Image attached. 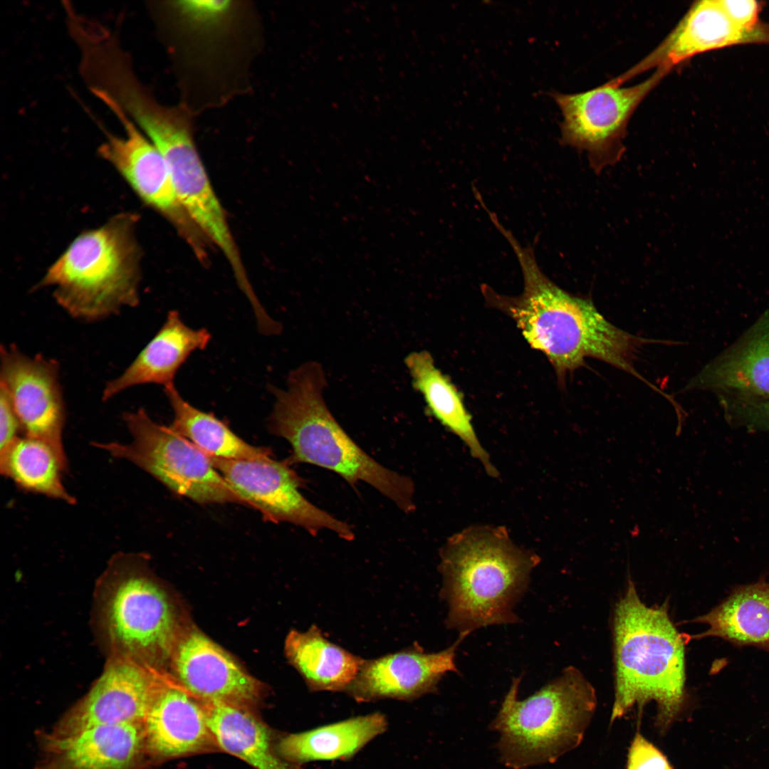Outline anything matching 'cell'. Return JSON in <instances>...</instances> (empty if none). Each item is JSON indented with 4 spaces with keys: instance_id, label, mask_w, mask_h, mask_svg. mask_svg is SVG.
Listing matches in <instances>:
<instances>
[{
    "instance_id": "cell-19",
    "label": "cell",
    "mask_w": 769,
    "mask_h": 769,
    "mask_svg": "<svg viewBox=\"0 0 769 769\" xmlns=\"http://www.w3.org/2000/svg\"><path fill=\"white\" fill-rule=\"evenodd\" d=\"M174 648V667L183 689L204 703H224L256 712L262 695L260 684L218 644L192 632Z\"/></svg>"
},
{
    "instance_id": "cell-10",
    "label": "cell",
    "mask_w": 769,
    "mask_h": 769,
    "mask_svg": "<svg viewBox=\"0 0 769 769\" xmlns=\"http://www.w3.org/2000/svg\"><path fill=\"white\" fill-rule=\"evenodd\" d=\"M194 117L180 104H162L149 114L143 130L164 157L184 210L223 253L236 279L243 281L247 276L245 267L196 147Z\"/></svg>"
},
{
    "instance_id": "cell-11",
    "label": "cell",
    "mask_w": 769,
    "mask_h": 769,
    "mask_svg": "<svg viewBox=\"0 0 769 769\" xmlns=\"http://www.w3.org/2000/svg\"><path fill=\"white\" fill-rule=\"evenodd\" d=\"M671 71L656 68L644 81L629 87L608 82L585 92L550 95L563 116L560 123L563 145L587 154L596 174L619 162L624 151L628 123L643 100Z\"/></svg>"
},
{
    "instance_id": "cell-1",
    "label": "cell",
    "mask_w": 769,
    "mask_h": 769,
    "mask_svg": "<svg viewBox=\"0 0 769 769\" xmlns=\"http://www.w3.org/2000/svg\"><path fill=\"white\" fill-rule=\"evenodd\" d=\"M149 8L194 116L250 90L261 24L250 1H160Z\"/></svg>"
},
{
    "instance_id": "cell-12",
    "label": "cell",
    "mask_w": 769,
    "mask_h": 769,
    "mask_svg": "<svg viewBox=\"0 0 769 769\" xmlns=\"http://www.w3.org/2000/svg\"><path fill=\"white\" fill-rule=\"evenodd\" d=\"M120 122L124 135L103 129L105 139L99 156L120 174L142 202L169 221L196 255L205 258L206 237L181 204L167 162L152 142L115 104L105 97L98 98Z\"/></svg>"
},
{
    "instance_id": "cell-26",
    "label": "cell",
    "mask_w": 769,
    "mask_h": 769,
    "mask_svg": "<svg viewBox=\"0 0 769 769\" xmlns=\"http://www.w3.org/2000/svg\"><path fill=\"white\" fill-rule=\"evenodd\" d=\"M381 713L360 716L296 733H284L278 751L287 761L301 765L313 760H347L387 728Z\"/></svg>"
},
{
    "instance_id": "cell-4",
    "label": "cell",
    "mask_w": 769,
    "mask_h": 769,
    "mask_svg": "<svg viewBox=\"0 0 769 769\" xmlns=\"http://www.w3.org/2000/svg\"><path fill=\"white\" fill-rule=\"evenodd\" d=\"M689 637L673 624L668 605L648 607L632 580L614 616V699L611 723L634 706L654 701L655 726L666 733L685 704V653Z\"/></svg>"
},
{
    "instance_id": "cell-9",
    "label": "cell",
    "mask_w": 769,
    "mask_h": 769,
    "mask_svg": "<svg viewBox=\"0 0 769 769\" xmlns=\"http://www.w3.org/2000/svg\"><path fill=\"white\" fill-rule=\"evenodd\" d=\"M122 417L130 442L93 445L113 458L130 461L172 492L197 503L248 506L209 456L170 427L157 423L143 409L125 412Z\"/></svg>"
},
{
    "instance_id": "cell-23",
    "label": "cell",
    "mask_w": 769,
    "mask_h": 769,
    "mask_svg": "<svg viewBox=\"0 0 769 769\" xmlns=\"http://www.w3.org/2000/svg\"><path fill=\"white\" fill-rule=\"evenodd\" d=\"M209 726L221 752L254 769H302L278 751L283 733L265 723L256 712L224 703H205Z\"/></svg>"
},
{
    "instance_id": "cell-27",
    "label": "cell",
    "mask_w": 769,
    "mask_h": 769,
    "mask_svg": "<svg viewBox=\"0 0 769 769\" xmlns=\"http://www.w3.org/2000/svg\"><path fill=\"white\" fill-rule=\"evenodd\" d=\"M286 655L313 691H346L357 677L364 659L325 638L311 626L291 631L286 640Z\"/></svg>"
},
{
    "instance_id": "cell-15",
    "label": "cell",
    "mask_w": 769,
    "mask_h": 769,
    "mask_svg": "<svg viewBox=\"0 0 769 769\" xmlns=\"http://www.w3.org/2000/svg\"><path fill=\"white\" fill-rule=\"evenodd\" d=\"M162 681L155 667L128 658L109 657L101 675L51 735H68L97 725L143 723Z\"/></svg>"
},
{
    "instance_id": "cell-5",
    "label": "cell",
    "mask_w": 769,
    "mask_h": 769,
    "mask_svg": "<svg viewBox=\"0 0 769 769\" xmlns=\"http://www.w3.org/2000/svg\"><path fill=\"white\" fill-rule=\"evenodd\" d=\"M446 625L465 638L491 625L514 624L516 604L539 558L518 547L501 527L474 525L453 535L440 552Z\"/></svg>"
},
{
    "instance_id": "cell-29",
    "label": "cell",
    "mask_w": 769,
    "mask_h": 769,
    "mask_svg": "<svg viewBox=\"0 0 769 769\" xmlns=\"http://www.w3.org/2000/svg\"><path fill=\"white\" fill-rule=\"evenodd\" d=\"M164 388L174 414L170 428L207 456L234 460L271 458L268 449L247 443L212 413L203 412L187 402L174 384Z\"/></svg>"
},
{
    "instance_id": "cell-30",
    "label": "cell",
    "mask_w": 769,
    "mask_h": 769,
    "mask_svg": "<svg viewBox=\"0 0 769 769\" xmlns=\"http://www.w3.org/2000/svg\"><path fill=\"white\" fill-rule=\"evenodd\" d=\"M626 769H673L667 758L639 732L628 750Z\"/></svg>"
},
{
    "instance_id": "cell-7",
    "label": "cell",
    "mask_w": 769,
    "mask_h": 769,
    "mask_svg": "<svg viewBox=\"0 0 769 769\" xmlns=\"http://www.w3.org/2000/svg\"><path fill=\"white\" fill-rule=\"evenodd\" d=\"M520 679H513L488 726L499 733V760L511 769L553 763L576 748L597 706L594 688L572 666L523 700Z\"/></svg>"
},
{
    "instance_id": "cell-3",
    "label": "cell",
    "mask_w": 769,
    "mask_h": 769,
    "mask_svg": "<svg viewBox=\"0 0 769 769\" xmlns=\"http://www.w3.org/2000/svg\"><path fill=\"white\" fill-rule=\"evenodd\" d=\"M326 382L323 367L308 361L291 371L285 389L271 387L275 402L269 431L290 444V463L330 470L352 485L365 482L410 513L414 508L412 479L381 465L349 436L325 403Z\"/></svg>"
},
{
    "instance_id": "cell-2",
    "label": "cell",
    "mask_w": 769,
    "mask_h": 769,
    "mask_svg": "<svg viewBox=\"0 0 769 769\" xmlns=\"http://www.w3.org/2000/svg\"><path fill=\"white\" fill-rule=\"evenodd\" d=\"M490 220L508 241L519 262L523 291L506 296L487 284L481 286L486 303L513 318L530 345L545 355L559 382L585 364L587 357L602 360L639 380L634 367L638 350L650 340L632 335L608 321L588 298L560 288L540 270L531 246L523 247L497 215L485 209Z\"/></svg>"
},
{
    "instance_id": "cell-20",
    "label": "cell",
    "mask_w": 769,
    "mask_h": 769,
    "mask_svg": "<svg viewBox=\"0 0 769 769\" xmlns=\"http://www.w3.org/2000/svg\"><path fill=\"white\" fill-rule=\"evenodd\" d=\"M46 741L45 769H132L150 760L143 723L97 725Z\"/></svg>"
},
{
    "instance_id": "cell-8",
    "label": "cell",
    "mask_w": 769,
    "mask_h": 769,
    "mask_svg": "<svg viewBox=\"0 0 769 769\" xmlns=\"http://www.w3.org/2000/svg\"><path fill=\"white\" fill-rule=\"evenodd\" d=\"M144 564L136 553L110 560L100 580L98 622L110 657L156 668L174 649L176 622L166 594Z\"/></svg>"
},
{
    "instance_id": "cell-14",
    "label": "cell",
    "mask_w": 769,
    "mask_h": 769,
    "mask_svg": "<svg viewBox=\"0 0 769 769\" xmlns=\"http://www.w3.org/2000/svg\"><path fill=\"white\" fill-rule=\"evenodd\" d=\"M0 387L19 419L23 435L45 441L64 456L66 411L55 359L23 352L17 346H1Z\"/></svg>"
},
{
    "instance_id": "cell-16",
    "label": "cell",
    "mask_w": 769,
    "mask_h": 769,
    "mask_svg": "<svg viewBox=\"0 0 769 769\" xmlns=\"http://www.w3.org/2000/svg\"><path fill=\"white\" fill-rule=\"evenodd\" d=\"M745 43L769 44V23L745 25L728 14L722 0L697 1L653 51L617 80L622 85L649 69L673 70L696 55Z\"/></svg>"
},
{
    "instance_id": "cell-28",
    "label": "cell",
    "mask_w": 769,
    "mask_h": 769,
    "mask_svg": "<svg viewBox=\"0 0 769 769\" xmlns=\"http://www.w3.org/2000/svg\"><path fill=\"white\" fill-rule=\"evenodd\" d=\"M67 456L43 441L21 436L0 451V471L23 491L70 505L76 503L64 486Z\"/></svg>"
},
{
    "instance_id": "cell-25",
    "label": "cell",
    "mask_w": 769,
    "mask_h": 769,
    "mask_svg": "<svg viewBox=\"0 0 769 769\" xmlns=\"http://www.w3.org/2000/svg\"><path fill=\"white\" fill-rule=\"evenodd\" d=\"M404 363L414 387L422 394L431 414L466 444L490 476H496V469L478 440L461 394L436 367L430 353L426 350L412 352Z\"/></svg>"
},
{
    "instance_id": "cell-18",
    "label": "cell",
    "mask_w": 769,
    "mask_h": 769,
    "mask_svg": "<svg viewBox=\"0 0 769 769\" xmlns=\"http://www.w3.org/2000/svg\"><path fill=\"white\" fill-rule=\"evenodd\" d=\"M463 639L459 637L451 647L437 652L414 647L364 660L346 692L357 702L413 701L435 693L445 674L459 672L456 652Z\"/></svg>"
},
{
    "instance_id": "cell-17",
    "label": "cell",
    "mask_w": 769,
    "mask_h": 769,
    "mask_svg": "<svg viewBox=\"0 0 769 769\" xmlns=\"http://www.w3.org/2000/svg\"><path fill=\"white\" fill-rule=\"evenodd\" d=\"M143 726L150 761L221 752L205 703L165 680L152 700Z\"/></svg>"
},
{
    "instance_id": "cell-6",
    "label": "cell",
    "mask_w": 769,
    "mask_h": 769,
    "mask_svg": "<svg viewBox=\"0 0 769 769\" xmlns=\"http://www.w3.org/2000/svg\"><path fill=\"white\" fill-rule=\"evenodd\" d=\"M138 216L121 212L78 234L36 288H52L57 304L75 319L95 322L140 303L142 250Z\"/></svg>"
},
{
    "instance_id": "cell-31",
    "label": "cell",
    "mask_w": 769,
    "mask_h": 769,
    "mask_svg": "<svg viewBox=\"0 0 769 769\" xmlns=\"http://www.w3.org/2000/svg\"><path fill=\"white\" fill-rule=\"evenodd\" d=\"M19 419L6 392L0 387V451L21 436Z\"/></svg>"
},
{
    "instance_id": "cell-22",
    "label": "cell",
    "mask_w": 769,
    "mask_h": 769,
    "mask_svg": "<svg viewBox=\"0 0 769 769\" xmlns=\"http://www.w3.org/2000/svg\"><path fill=\"white\" fill-rule=\"evenodd\" d=\"M689 387L732 393L743 401L769 399V314L707 365Z\"/></svg>"
},
{
    "instance_id": "cell-13",
    "label": "cell",
    "mask_w": 769,
    "mask_h": 769,
    "mask_svg": "<svg viewBox=\"0 0 769 769\" xmlns=\"http://www.w3.org/2000/svg\"><path fill=\"white\" fill-rule=\"evenodd\" d=\"M209 458L247 506L259 511L268 520L294 524L313 535L328 529L347 540L354 538L348 524L303 496L299 490L300 479L286 461Z\"/></svg>"
},
{
    "instance_id": "cell-24",
    "label": "cell",
    "mask_w": 769,
    "mask_h": 769,
    "mask_svg": "<svg viewBox=\"0 0 769 769\" xmlns=\"http://www.w3.org/2000/svg\"><path fill=\"white\" fill-rule=\"evenodd\" d=\"M694 622L707 629L691 639L718 637L736 646H753L769 652V582L735 587L721 603Z\"/></svg>"
},
{
    "instance_id": "cell-32",
    "label": "cell",
    "mask_w": 769,
    "mask_h": 769,
    "mask_svg": "<svg viewBox=\"0 0 769 769\" xmlns=\"http://www.w3.org/2000/svg\"><path fill=\"white\" fill-rule=\"evenodd\" d=\"M738 404L744 415L751 419L769 424V399L760 401L739 400Z\"/></svg>"
},
{
    "instance_id": "cell-21",
    "label": "cell",
    "mask_w": 769,
    "mask_h": 769,
    "mask_svg": "<svg viewBox=\"0 0 769 769\" xmlns=\"http://www.w3.org/2000/svg\"><path fill=\"white\" fill-rule=\"evenodd\" d=\"M211 335L205 328L187 325L177 311H170L166 320L136 358L117 377L108 381L102 399L108 401L120 393L146 384L167 387L190 355L208 345Z\"/></svg>"
}]
</instances>
